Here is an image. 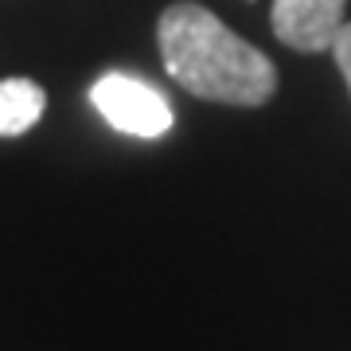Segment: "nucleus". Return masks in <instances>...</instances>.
<instances>
[{"label": "nucleus", "instance_id": "1", "mask_svg": "<svg viewBox=\"0 0 351 351\" xmlns=\"http://www.w3.org/2000/svg\"><path fill=\"white\" fill-rule=\"evenodd\" d=\"M164 71L203 101L265 106L277 90V66L269 55L230 32L203 4L176 0L156 24Z\"/></svg>", "mask_w": 351, "mask_h": 351}, {"label": "nucleus", "instance_id": "2", "mask_svg": "<svg viewBox=\"0 0 351 351\" xmlns=\"http://www.w3.org/2000/svg\"><path fill=\"white\" fill-rule=\"evenodd\" d=\"M90 106L106 117V125H113L117 133H129V137H141V141L164 137L176 125V113L168 106V98L152 82H145L137 75H125V71L101 75L90 86Z\"/></svg>", "mask_w": 351, "mask_h": 351}, {"label": "nucleus", "instance_id": "3", "mask_svg": "<svg viewBox=\"0 0 351 351\" xmlns=\"http://www.w3.org/2000/svg\"><path fill=\"white\" fill-rule=\"evenodd\" d=\"M343 12H348V0H274L269 24L285 47L320 55V51H332L336 32L343 27Z\"/></svg>", "mask_w": 351, "mask_h": 351}, {"label": "nucleus", "instance_id": "4", "mask_svg": "<svg viewBox=\"0 0 351 351\" xmlns=\"http://www.w3.org/2000/svg\"><path fill=\"white\" fill-rule=\"evenodd\" d=\"M47 110V94L32 78H4L0 82V137H24L39 125Z\"/></svg>", "mask_w": 351, "mask_h": 351}, {"label": "nucleus", "instance_id": "5", "mask_svg": "<svg viewBox=\"0 0 351 351\" xmlns=\"http://www.w3.org/2000/svg\"><path fill=\"white\" fill-rule=\"evenodd\" d=\"M332 55H336V66L339 75H343V82H348L351 90V24L343 20V27L336 32V43H332Z\"/></svg>", "mask_w": 351, "mask_h": 351}]
</instances>
